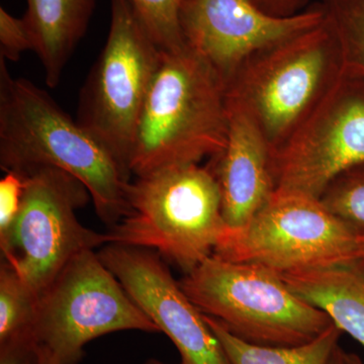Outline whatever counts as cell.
Masks as SVG:
<instances>
[{"label": "cell", "mask_w": 364, "mask_h": 364, "mask_svg": "<svg viewBox=\"0 0 364 364\" xmlns=\"http://www.w3.org/2000/svg\"><path fill=\"white\" fill-rule=\"evenodd\" d=\"M151 37L163 51L186 46L181 14L186 0H130Z\"/></svg>", "instance_id": "obj_20"}, {"label": "cell", "mask_w": 364, "mask_h": 364, "mask_svg": "<svg viewBox=\"0 0 364 364\" xmlns=\"http://www.w3.org/2000/svg\"><path fill=\"white\" fill-rule=\"evenodd\" d=\"M97 253L136 305L171 340L181 364H230L203 314L159 254L119 244H107Z\"/></svg>", "instance_id": "obj_11"}, {"label": "cell", "mask_w": 364, "mask_h": 364, "mask_svg": "<svg viewBox=\"0 0 364 364\" xmlns=\"http://www.w3.org/2000/svg\"><path fill=\"white\" fill-rule=\"evenodd\" d=\"M215 255L286 273L364 261V234L318 198L275 191L240 228H225Z\"/></svg>", "instance_id": "obj_6"}, {"label": "cell", "mask_w": 364, "mask_h": 364, "mask_svg": "<svg viewBox=\"0 0 364 364\" xmlns=\"http://www.w3.org/2000/svg\"><path fill=\"white\" fill-rule=\"evenodd\" d=\"M40 364H55L54 361L52 360V358H50L49 354L47 352L43 350L42 348H40ZM145 364H166L162 363V361L158 360V359H149Z\"/></svg>", "instance_id": "obj_25"}, {"label": "cell", "mask_w": 364, "mask_h": 364, "mask_svg": "<svg viewBox=\"0 0 364 364\" xmlns=\"http://www.w3.org/2000/svg\"><path fill=\"white\" fill-rule=\"evenodd\" d=\"M287 286L324 311L333 324L364 348V261L280 273Z\"/></svg>", "instance_id": "obj_14"}, {"label": "cell", "mask_w": 364, "mask_h": 364, "mask_svg": "<svg viewBox=\"0 0 364 364\" xmlns=\"http://www.w3.org/2000/svg\"><path fill=\"white\" fill-rule=\"evenodd\" d=\"M324 18L316 4L289 18H277L248 0H186L181 14L184 42L229 82L262 51L311 30Z\"/></svg>", "instance_id": "obj_12"}, {"label": "cell", "mask_w": 364, "mask_h": 364, "mask_svg": "<svg viewBox=\"0 0 364 364\" xmlns=\"http://www.w3.org/2000/svg\"><path fill=\"white\" fill-rule=\"evenodd\" d=\"M339 44L320 25L256 53L228 82L267 139L272 154L293 136L343 71Z\"/></svg>", "instance_id": "obj_5"}, {"label": "cell", "mask_w": 364, "mask_h": 364, "mask_svg": "<svg viewBox=\"0 0 364 364\" xmlns=\"http://www.w3.org/2000/svg\"><path fill=\"white\" fill-rule=\"evenodd\" d=\"M0 364H40V350L32 335L0 344Z\"/></svg>", "instance_id": "obj_23"}, {"label": "cell", "mask_w": 364, "mask_h": 364, "mask_svg": "<svg viewBox=\"0 0 364 364\" xmlns=\"http://www.w3.org/2000/svg\"><path fill=\"white\" fill-rule=\"evenodd\" d=\"M162 51L130 0H111L109 35L81 90L76 121L130 173L136 127Z\"/></svg>", "instance_id": "obj_7"}, {"label": "cell", "mask_w": 364, "mask_h": 364, "mask_svg": "<svg viewBox=\"0 0 364 364\" xmlns=\"http://www.w3.org/2000/svg\"><path fill=\"white\" fill-rule=\"evenodd\" d=\"M26 51H33V43L26 21L0 7V57L18 61Z\"/></svg>", "instance_id": "obj_21"}, {"label": "cell", "mask_w": 364, "mask_h": 364, "mask_svg": "<svg viewBox=\"0 0 364 364\" xmlns=\"http://www.w3.org/2000/svg\"><path fill=\"white\" fill-rule=\"evenodd\" d=\"M228 86L188 45L162 51L130 157L132 176L200 164L219 156L228 138Z\"/></svg>", "instance_id": "obj_2"}, {"label": "cell", "mask_w": 364, "mask_h": 364, "mask_svg": "<svg viewBox=\"0 0 364 364\" xmlns=\"http://www.w3.org/2000/svg\"><path fill=\"white\" fill-rule=\"evenodd\" d=\"M267 14L277 18H289L306 11L309 0H248Z\"/></svg>", "instance_id": "obj_24"}, {"label": "cell", "mask_w": 364, "mask_h": 364, "mask_svg": "<svg viewBox=\"0 0 364 364\" xmlns=\"http://www.w3.org/2000/svg\"><path fill=\"white\" fill-rule=\"evenodd\" d=\"M333 215L364 234V163L342 172L320 198Z\"/></svg>", "instance_id": "obj_19"}, {"label": "cell", "mask_w": 364, "mask_h": 364, "mask_svg": "<svg viewBox=\"0 0 364 364\" xmlns=\"http://www.w3.org/2000/svg\"><path fill=\"white\" fill-rule=\"evenodd\" d=\"M219 340L230 364H330L338 349L342 331L334 324L308 343L298 346H264L249 343L231 334L215 318L203 315Z\"/></svg>", "instance_id": "obj_16"}, {"label": "cell", "mask_w": 364, "mask_h": 364, "mask_svg": "<svg viewBox=\"0 0 364 364\" xmlns=\"http://www.w3.org/2000/svg\"><path fill=\"white\" fill-rule=\"evenodd\" d=\"M40 296L13 265H0V344L33 334Z\"/></svg>", "instance_id": "obj_17"}, {"label": "cell", "mask_w": 364, "mask_h": 364, "mask_svg": "<svg viewBox=\"0 0 364 364\" xmlns=\"http://www.w3.org/2000/svg\"><path fill=\"white\" fill-rule=\"evenodd\" d=\"M127 330L160 333L91 249L40 294L33 334L55 364H78L93 339Z\"/></svg>", "instance_id": "obj_8"}, {"label": "cell", "mask_w": 364, "mask_h": 364, "mask_svg": "<svg viewBox=\"0 0 364 364\" xmlns=\"http://www.w3.org/2000/svg\"><path fill=\"white\" fill-rule=\"evenodd\" d=\"M26 188L23 172L11 170L0 181V239L4 238L20 213Z\"/></svg>", "instance_id": "obj_22"}, {"label": "cell", "mask_w": 364, "mask_h": 364, "mask_svg": "<svg viewBox=\"0 0 364 364\" xmlns=\"http://www.w3.org/2000/svg\"><path fill=\"white\" fill-rule=\"evenodd\" d=\"M23 173V203L13 227L0 239V250L2 260L40 296L75 256L105 245L107 238L79 222L76 210L91 198L79 179L55 167Z\"/></svg>", "instance_id": "obj_9"}, {"label": "cell", "mask_w": 364, "mask_h": 364, "mask_svg": "<svg viewBox=\"0 0 364 364\" xmlns=\"http://www.w3.org/2000/svg\"><path fill=\"white\" fill-rule=\"evenodd\" d=\"M127 203V214L105 233L107 244L155 251L184 274L214 254L226 228L219 184L200 164L136 177Z\"/></svg>", "instance_id": "obj_3"}, {"label": "cell", "mask_w": 364, "mask_h": 364, "mask_svg": "<svg viewBox=\"0 0 364 364\" xmlns=\"http://www.w3.org/2000/svg\"><path fill=\"white\" fill-rule=\"evenodd\" d=\"M346 361L347 364H364V361L360 358V356L356 353H349L346 352Z\"/></svg>", "instance_id": "obj_27"}, {"label": "cell", "mask_w": 364, "mask_h": 364, "mask_svg": "<svg viewBox=\"0 0 364 364\" xmlns=\"http://www.w3.org/2000/svg\"><path fill=\"white\" fill-rule=\"evenodd\" d=\"M364 163V79L343 68L317 107L272 154L275 191L318 198Z\"/></svg>", "instance_id": "obj_10"}, {"label": "cell", "mask_w": 364, "mask_h": 364, "mask_svg": "<svg viewBox=\"0 0 364 364\" xmlns=\"http://www.w3.org/2000/svg\"><path fill=\"white\" fill-rule=\"evenodd\" d=\"M23 16L33 51L44 69L45 81L55 88L69 59L87 31L95 0H26Z\"/></svg>", "instance_id": "obj_15"}, {"label": "cell", "mask_w": 364, "mask_h": 364, "mask_svg": "<svg viewBox=\"0 0 364 364\" xmlns=\"http://www.w3.org/2000/svg\"><path fill=\"white\" fill-rule=\"evenodd\" d=\"M179 284L203 315L249 343L298 346L333 325L324 311L294 294L279 273L252 263L213 254Z\"/></svg>", "instance_id": "obj_4"}, {"label": "cell", "mask_w": 364, "mask_h": 364, "mask_svg": "<svg viewBox=\"0 0 364 364\" xmlns=\"http://www.w3.org/2000/svg\"><path fill=\"white\" fill-rule=\"evenodd\" d=\"M330 364H347L346 351H344L343 349L339 346L338 349L335 352Z\"/></svg>", "instance_id": "obj_26"}, {"label": "cell", "mask_w": 364, "mask_h": 364, "mask_svg": "<svg viewBox=\"0 0 364 364\" xmlns=\"http://www.w3.org/2000/svg\"><path fill=\"white\" fill-rule=\"evenodd\" d=\"M0 167L4 171L55 167L68 172L85 184L98 217L109 227L128 210L130 172L47 91L11 76L1 57Z\"/></svg>", "instance_id": "obj_1"}, {"label": "cell", "mask_w": 364, "mask_h": 364, "mask_svg": "<svg viewBox=\"0 0 364 364\" xmlns=\"http://www.w3.org/2000/svg\"><path fill=\"white\" fill-rule=\"evenodd\" d=\"M226 147L208 165L215 174L228 228L247 224L275 191L272 148L240 102L228 95Z\"/></svg>", "instance_id": "obj_13"}, {"label": "cell", "mask_w": 364, "mask_h": 364, "mask_svg": "<svg viewBox=\"0 0 364 364\" xmlns=\"http://www.w3.org/2000/svg\"><path fill=\"white\" fill-rule=\"evenodd\" d=\"M338 42L344 68L364 79V0L316 4Z\"/></svg>", "instance_id": "obj_18"}]
</instances>
